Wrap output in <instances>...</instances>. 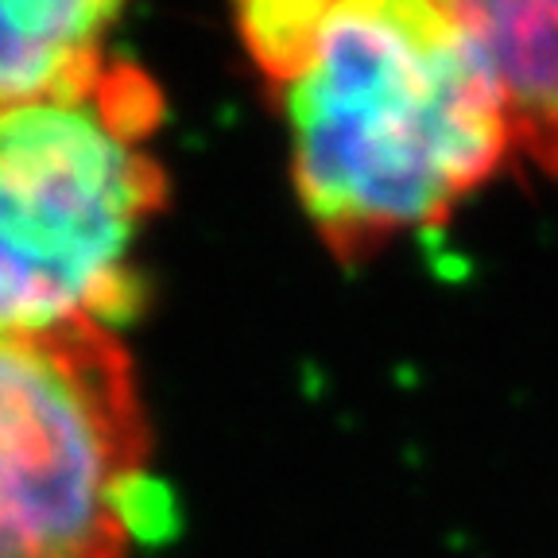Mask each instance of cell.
<instances>
[{"label": "cell", "instance_id": "obj_3", "mask_svg": "<svg viewBox=\"0 0 558 558\" xmlns=\"http://www.w3.org/2000/svg\"><path fill=\"white\" fill-rule=\"evenodd\" d=\"M151 485L124 333H0V558H132Z\"/></svg>", "mask_w": 558, "mask_h": 558}, {"label": "cell", "instance_id": "obj_1", "mask_svg": "<svg viewBox=\"0 0 558 558\" xmlns=\"http://www.w3.org/2000/svg\"><path fill=\"white\" fill-rule=\"evenodd\" d=\"M236 39L341 260L442 226L512 159L465 0H268L236 9Z\"/></svg>", "mask_w": 558, "mask_h": 558}, {"label": "cell", "instance_id": "obj_2", "mask_svg": "<svg viewBox=\"0 0 558 558\" xmlns=\"http://www.w3.org/2000/svg\"><path fill=\"white\" fill-rule=\"evenodd\" d=\"M156 82L117 59L74 97L0 109V333H121L167 206Z\"/></svg>", "mask_w": 558, "mask_h": 558}, {"label": "cell", "instance_id": "obj_4", "mask_svg": "<svg viewBox=\"0 0 558 558\" xmlns=\"http://www.w3.org/2000/svg\"><path fill=\"white\" fill-rule=\"evenodd\" d=\"M512 159L558 179V0H470Z\"/></svg>", "mask_w": 558, "mask_h": 558}, {"label": "cell", "instance_id": "obj_5", "mask_svg": "<svg viewBox=\"0 0 558 558\" xmlns=\"http://www.w3.org/2000/svg\"><path fill=\"white\" fill-rule=\"evenodd\" d=\"M121 16L101 0H0V109L97 86L117 62Z\"/></svg>", "mask_w": 558, "mask_h": 558}]
</instances>
